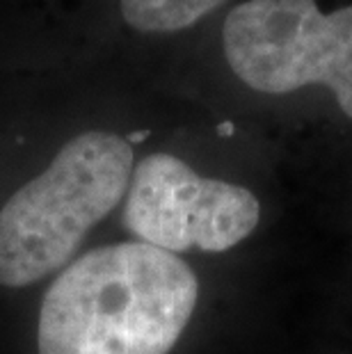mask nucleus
<instances>
[{
	"instance_id": "20e7f679",
	"label": "nucleus",
	"mask_w": 352,
	"mask_h": 354,
	"mask_svg": "<svg viewBox=\"0 0 352 354\" xmlns=\"http://www.w3.org/2000/svg\"><path fill=\"white\" fill-rule=\"evenodd\" d=\"M259 199L243 185L204 178L169 153H151L131 174L124 224L163 252H227L257 229Z\"/></svg>"
},
{
	"instance_id": "f03ea898",
	"label": "nucleus",
	"mask_w": 352,
	"mask_h": 354,
	"mask_svg": "<svg viewBox=\"0 0 352 354\" xmlns=\"http://www.w3.org/2000/svg\"><path fill=\"white\" fill-rule=\"evenodd\" d=\"M133 149L115 133H80L0 210V286L26 288L71 259L126 197Z\"/></svg>"
},
{
	"instance_id": "7ed1b4c3",
	"label": "nucleus",
	"mask_w": 352,
	"mask_h": 354,
	"mask_svg": "<svg viewBox=\"0 0 352 354\" xmlns=\"http://www.w3.org/2000/svg\"><path fill=\"white\" fill-rule=\"evenodd\" d=\"M222 44L252 89L288 94L325 85L352 119V5L323 14L316 0H247L229 12Z\"/></svg>"
},
{
	"instance_id": "f257e3e1",
	"label": "nucleus",
	"mask_w": 352,
	"mask_h": 354,
	"mask_svg": "<svg viewBox=\"0 0 352 354\" xmlns=\"http://www.w3.org/2000/svg\"><path fill=\"white\" fill-rule=\"evenodd\" d=\"M197 299V277L176 254L140 240L99 247L46 290L37 352L169 354Z\"/></svg>"
},
{
	"instance_id": "39448f33",
	"label": "nucleus",
	"mask_w": 352,
	"mask_h": 354,
	"mask_svg": "<svg viewBox=\"0 0 352 354\" xmlns=\"http://www.w3.org/2000/svg\"><path fill=\"white\" fill-rule=\"evenodd\" d=\"M227 0H122V17L140 32H176L190 28Z\"/></svg>"
}]
</instances>
